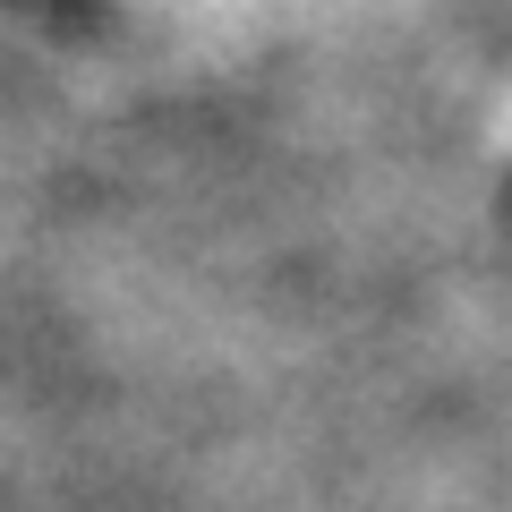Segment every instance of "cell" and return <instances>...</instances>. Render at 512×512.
Instances as JSON below:
<instances>
[{
	"instance_id": "6da1fadb",
	"label": "cell",
	"mask_w": 512,
	"mask_h": 512,
	"mask_svg": "<svg viewBox=\"0 0 512 512\" xmlns=\"http://www.w3.org/2000/svg\"><path fill=\"white\" fill-rule=\"evenodd\" d=\"M504 214H512V188H504Z\"/></svg>"
}]
</instances>
